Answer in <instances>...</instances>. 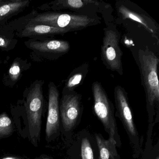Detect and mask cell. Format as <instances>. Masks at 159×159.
Returning <instances> with one entry per match:
<instances>
[{
	"instance_id": "1",
	"label": "cell",
	"mask_w": 159,
	"mask_h": 159,
	"mask_svg": "<svg viewBox=\"0 0 159 159\" xmlns=\"http://www.w3.org/2000/svg\"><path fill=\"white\" fill-rule=\"evenodd\" d=\"M159 59L148 47L138 52V64L141 83L146 94L147 108L153 110L159 102L158 67Z\"/></svg>"
},
{
	"instance_id": "2",
	"label": "cell",
	"mask_w": 159,
	"mask_h": 159,
	"mask_svg": "<svg viewBox=\"0 0 159 159\" xmlns=\"http://www.w3.org/2000/svg\"><path fill=\"white\" fill-rule=\"evenodd\" d=\"M100 23L93 16L57 12L37 13L28 24H41L67 30L68 32L82 30Z\"/></svg>"
},
{
	"instance_id": "3",
	"label": "cell",
	"mask_w": 159,
	"mask_h": 159,
	"mask_svg": "<svg viewBox=\"0 0 159 159\" xmlns=\"http://www.w3.org/2000/svg\"><path fill=\"white\" fill-rule=\"evenodd\" d=\"M94 100V111L101 121L109 139L116 144V147L121 145L114 116V107L100 82L95 81L92 84Z\"/></svg>"
},
{
	"instance_id": "4",
	"label": "cell",
	"mask_w": 159,
	"mask_h": 159,
	"mask_svg": "<svg viewBox=\"0 0 159 159\" xmlns=\"http://www.w3.org/2000/svg\"><path fill=\"white\" fill-rule=\"evenodd\" d=\"M44 82L36 80L27 92L25 108L27 115L30 137L36 147L39 142L42 127V117L44 105L43 85Z\"/></svg>"
},
{
	"instance_id": "5",
	"label": "cell",
	"mask_w": 159,
	"mask_h": 159,
	"mask_svg": "<svg viewBox=\"0 0 159 159\" xmlns=\"http://www.w3.org/2000/svg\"><path fill=\"white\" fill-rule=\"evenodd\" d=\"M120 34L114 27L104 29V36L101 49V59L106 68L123 74L122 58L123 52L120 48Z\"/></svg>"
},
{
	"instance_id": "6",
	"label": "cell",
	"mask_w": 159,
	"mask_h": 159,
	"mask_svg": "<svg viewBox=\"0 0 159 159\" xmlns=\"http://www.w3.org/2000/svg\"><path fill=\"white\" fill-rule=\"evenodd\" d=\"M114 99L117 112L133 144L139 141L138 133L134 123L127 93L123 87L117 85L114 88Z\"/></svg>"
},
{
	"instance_id": "7",
	"label": "cell",
	"mask_w": 159,
	"mask_h": 159,
	"mask_svg": "<svg viewBox=\"0 0 159 159\" xmlns=\"http://www.w3.org/2000/svg\"><path fill=\"white\" fill-rule=\"evenodd\" d=\"M82 95L77 92L62 93L59 111L63 127L66 131L72 130L77 124L82 109Z\"/></svg>"
},
{
	"instance_id": "8",
	"label": "cell",
	"mask_w": 159,
	"mask_h": 159,
	"mask_svg": "<svg viewBox=\"0 0 159 159\" xmlns=\"http://www.w3.org/2000/svg\"><path fill=\"white\" fill-rule=\"evenodd\" d=\"M27 48L47 59L55 60L68 52L70 44L64 40L30 39L25 42Z\"/></svg>"
},
{
	"instance_id": "9",
	"label": "cell",
	"mask_w": 159,
	"mask_h": 159,
	"mask_svg": "<svg viewBox=\"0 0 159 159\" xmlns=\"http://www.w3.org/2000/svg\"><path fill=\"white\" fill-rule=\"evenodd\" d=\"M59 92L52 82L49 84L48 111L46 122V136L50 138L58 132L60 125L59 113Z\"/></svg>"
},
{
	"instance_id": "10",
	"label": "cell",
	"mask_w": 159,
	"mask_h": 159,
	"mask_svg": "<svg viewBox=\"0 0 159 159\" xmlns=\"http://www.w3.org/2000/svg\"><path fill=\"white\" fill-rule=\"evenodd\" d=\"M67 30L41 24H27L16 33L19 38H30L31 39H43L48 37L67 33Z\"/></svg>"
},
{
	"instance_id": "11",
	"label": "cell",
	"mask_w": 159,
	"mask_h": 159,
	"mask_svg": "<svg viewBox=\"0 0 159 159\" xmlns=\"http://www.w3.org/2000/svg\"><path fill=\"white\" fill-rule=\"evenodd\" d=\"M117 11L123 19H128L138 23L143 27L153 38L159 42V30L155 22L148 16L134 11L122 4L117 6Z\"/></svg>"
},
{
	"instance_id": "12",
	"label": "cell",
	"mask_w": 159,
	"mask_h": 159,
	"mask_svg": "<svg viewBox=\"0 0 159 159\" xmlns=\"http://www.w3.org/2000/svg\"><path fill=\"white\" fill-rule=\"evenodd\" d=\"M29 0H0V26H2L9 19L17 15L28 7Z\"/></svg>"
},
{
	"instance_id": "13",
	"label": "cell",
	"mask_w": 159,
	"mask_h": 159,
	"mask_svg": "<svg viewBox=\"0 0 159 159\" xmlns=\"http://www.w3.org/2000/svg\"><path fill=\"white\" fill-rule=\"evenodd\" d=\"M50 9L54 11L70 10L77 11L91 6L99 5V2L93 0H57L50 2Z\"/></svg>"
},
{
	"instance_id": "14",
	"label": "cell",
	"mask_w": 159,
	"mask_h": 159,
	"mask_svg": "<svg viewBox=\"0 0 159 159\" xmlns=\"http://www.w3.org/2000/svg\"><path fill=\"white\" fill-rule=\"evenodd\" d=\"M89 64L84 63L74 69L68 77L62 93L74 92L77 87L83 83L89 72Z\"/></svg>"
},
{
	"instance_id": "15",
	"label": "cell",
	"mask_w": 159,
	"mask_h": 159,
	"mask_svg": "<svg viewBox=\"0 0 159 159\" xmlns=\"http://www.w3.org/2000/svg\"><path fill=\"white\" fill-rule=\"evenodd\" d=\"M99 151L98 159H120L116 145L110 139H105L100 134H95Z\"/></svg>"
},
{
	"instance_id": "16",
	"label": "cell",
	"mask_w": 159,
	"mask_h": 159,
	"mask_svg": "<svg viewBox=\"0 0 159 159\" xmlns=\"http://www.w3.org/2000/svg\"><path fill=\"white\" fill-rule=\"evenodd\" d=\"M13 125L6 112L0 114V139L11 135L13 132Z\"/></svg>"
},
{
	"instance_id": "17",
	"label": "cell",
	"mask_w": 159,
	"mask_h": 159,
	"mask_svg": "<svg viewBox=\"0 0 159 159\" xmlns=\"http://www.w3.org/2000/svg\"><path fill=\"white\" fill-rule=\"evenodd\" d=\"M23 71V67L19 60L14 61L8 71V76L13 82H16L19 80Z\"/></svg>"
},
{
	"instance_id": "18",
	"label": "cell",
	"mask_w": 159,
	"mask_h": 159,
	"mask_svg": "<svg viewBox=\"0 0 159 159\" xmlns=\"http://www.w3.org/2000/svg\"><path fill=\"white\" fill-rule=\"evenodd\" d=\"M81 153L82 159H94L92 146L89 139L86 138L82 140Z\"/></svg>"
},
{
	"instance_id": "19",
	"label": "cell",
	"mask_w": 159,
	"mask_h": 159,
	"mask_svg": "<svg viewBox=\"0 0 159 159\" xmlns=\"http://www.w3.org/2000/svg\"><path fill=\"white\" fill-rule=\"evenodd\" d=\"M17 40L9 38L8 35L0 33V48L4 51L12 50L15 47Z\"/></svg>"
},
{
	"instance_id": "20",
	"label": "cell",
	"mask_w": 159,
	"mask_h": 159,
	"mask_svg": "<svg viewBox=\"0 0 159 159\" xmlns=\"http://www.w3.org/2000/svg\"><path fill=\"white\" fill-rule=\"evenodd\" d=\"M2 159H22V158H19L16 156H8V157H4Z\"/></svg>"
},
{
	"instance_id": "21",
	"label": "cell",
	"mask_w": 159,
	"mask_h": 159,
	"mask_svg": "<svg viewBox=\"0 0 159 159\" xmlns=\"http://www.w3.org/2000/svg\"><path fill=\"white\" fill-rule=\"evenodd\" d=\"M155 159H159V156H157V157H156V158Z\"/></svg>"
}]
</instances>
